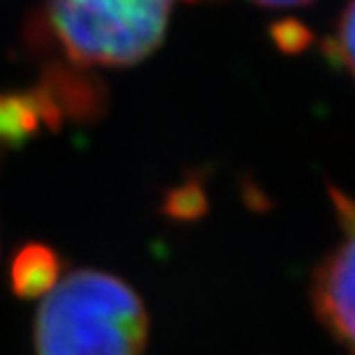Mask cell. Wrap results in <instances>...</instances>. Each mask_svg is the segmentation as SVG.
Instances as JSON below:
<instances>
[{
    "mask_svg": "<svg viewBox=\"0 0 355 355\" xmlns=\"http://www.w3.org/2000/svg\"><path fill=\"white\" fill-rule=\"evenodd\" d=\"M325 53L335 65L346 69L355 81V0H349L339 14L335 33L325 42Z\"/></svg>",
    "mask_w": 355,
    "mask_h": 355,
    "instance_id": "8992f818",
    "label": "cell"
},
{
    "mask_svg": "<svg viewBox=\"0 0 355 355\" xmlns=\"http://www.w3.org/2000/svg\"><path fill=\"white\" fill-rule=\"evenodd\" d=\"M166 210L171 217L178 219H191L198 217L205 210V196L203 191L196 187V184H189V187H180L171 191L166 201Z\"/></svg>",
    "mask_w": 355,
    "mask_h": 355,
    "instance_id": "52a82bcc",
    "label": "cell"
},
{
    "mask_svg": "<svg viewBox=\"0 0 355 355\" xmlns=\"http://www.w3.org/2000/svg\"><path fill=\"white\" fill-rule=\"evenodd\" d=\"M254 3L263 5V7H297V5L311 3V0H254Z\"/></svg>",
    "mask_w": 355,
    "mask_h": 355,
    "instance_id": "9c48e42d",
    "label": "cell"
},
{
    "mask_svg": "<svg viewBox=\"0 0 355 355\" xmlns=\"http://www.w3.org/2000/svg\"><path fill=\"white\" fill-rule=\"evenodd\" d=\"M180 0H46L35 40L69 67H130L164 42ZM194 3V0H187Z\"/></svg>",
    "mask_w": 355,
    "mask_h": 355,
    "instance_id": "7a4b0ae2",
    "label": "cell"
},
{
    "mask_svg": "<svg viewBox=\"0 0 355 355\" xmlns=\"http://www.w3.org/2000/svg\"><path fill=\"white\" fill-rule=\"evenodd\" d=\"M339 240L311 279L314 311L346 355H355V198L330 187Z\"/></svg>",
    "mask_w": 355,
    "mask_h": 355,
    "instance_id": "3957f363",
    "label": "cell"
},
{
    "mask_svg": "<svg viewBox=\"0 0 355 355\" xmlns=\"http://www.w3.org/2000/svg\"><path fill=\"white\" fill-rule=\"evenodd\" d=\"M148 328V309L130 284L102 270H76L40 304L35 355H144Z\"/></svg>",
    "mask_w": 355,
    "mask_h": 355,
    "instance_id": "6da1fadb",
    "label": "cell"
},
{
    "mask_svg": "<svg viewBox=\"0 0 355 355\" xmlns=\"http://www.w3.org/2000/svg\"><path fill=\"white\" fill-rule=\"evenodd\" d=\"M272 40L277 42V46L286 53H297L302 49L309 46L311 35L304 26H300L297 21H282V24L272 26Z\"/></svg>",
    "mask_w": 355,
    "mask_h": 355,
    "instance_id": "ba28073f",
    "label": "cell"
},
{
    "mask_svg": "<svg viewBox=\"0 0 355 355\" xmlns=\"http://www.w3.org/2000/svg\"><path fill=\"white\" fill-rule=\"evenodd\" d=\"M65 118L53 90L42 81L33 90H0V162L44 130H55Z\"/></svg>",
    "mask_w": 355,
    "mask_h": 355,
    "instance_id": "277c9868",
    "label": "cell"
},
{
    "mask_svg": "<svg viewBox=\"0 0 355 355\" xmlns=\"http://www.w3.org/2000/svg\"><path fill=\"white\" fill-rule=\"evenodd\" d=\"M60 279V259L51 247L31 243L12 263V288L19 297H44Z\"/></svg>",
    "mask_w": 355,
    "mask_h": 355,
    "instance_id": "5b68a950",
    "label": "cell"
}]
</instances>
